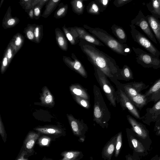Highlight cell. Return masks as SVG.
Listing matches in <instances>:
<instances>
[{
  "instance_id": "obj_1",
  "label": "cell",
  "mask_w": 160,
  "mask_h": 160,
  "mask_svg": "<svg viewBox=\"0 0 160 160\" xmlns=\"http://www.w3.org/2000/svg\"><path fill=\"white\" fill-rule=\"evenodd\" d=\"M79 45L82 52L93 67L98 69L116 85L121 83L119 80L121 69L112 58L97 48L95 46L80 39Z\"/></svg>"
},
{
  "instance_id": "obj_2",
  "label": "cell",
  "mask_w": 160,
  "mask_h": 160,
  "mask_svg": "<svg viewBox=\"0 0 160 160\" xmlns=\"http://www.w3.org/2000/svg\"><path fill=\"white\" fill-rule=\"evenodd\" d=\"M94 102L93 120L101 127L107 128L111 114L103 97L100 89L96 85L93 86Z\"/></svg>"
},
{
  "instance_id": "obj_3",
  "label": "cell",
  "mask_w": 160,
  "mask_h": 160,
  "mask_svg": "<svg viewBox=\"0 0 160 160\" xmlns=\"http://www.w3.org/2000/svg\"><path fill=\"white\" fill-rule=\"evenodd\" d=\"M83 27L91 34L113 52L124 56H127L128 54L125 52L126 49L130 48L127 44L120 43L105 30L99 28L91 27L86 24H84Z\"/></svg>"
},
{
  "instance_id": "obj_4",
  "label": "cell",
  "mask_w": 160,
  "mask_h": 160,
  "mask_svg": "<svg viewBox=\"0 0 160 160\" xmlns=\"http://www.w3.org/2000/svg\"><path fill=\"white\" fill-rule=\"evenodd\" d=\"M94 67V75L97 82L102 88L111 104L116 107L118 103L117 91L111 83L105 74L98 69Z\"/></svg>"
},
{
  "instance_id": "obj_5",
  "label": "cell",
  "mask_w": 160,
  "mask_h": 160,
  "mask_svg": "<svg viewBox=\"0 0 160 160\" xmlns=\"http://www.w3.org/2000/svg\"><path fill=\"white\" fill-rule=\"evenodd\" d=\"M136 54L137 62L144 68H160V59L154 55L145 52L139 48L132 47Z\"/></svg>"
},
{
  "instance_id": "obj_6",
  "label": "cell",
  "mask_w": 160,
  "mask_h": 160,
  "mask_svg": "<svg viewBox=\"0 0 160 160\" xmlns=\"http://www.w3.org/2000/svg\"><path fill=\"white\" fill-rule=\"evenodd\" d=\"M130 33L132 39L139 45L148 51L149 53L159 58L160 51L157 49L152 42L136 28L135 25L130 24Z\"/></svg>"
},
{
  "instance_id": "obj_7",
  "label": "cell",
  "mask_w": 160,
  "mask_h": 160,
  "mask_svg": "<svg viewBox=\"0 0 160 160\" xmlns=\"http://www.w3.org/2000/svg\"><path fill=\"white\" fill-rule=\"evenodd\" d=\"M67 116L73 134L79 138L80 142H83L88 129L87 124L82 119L76 118L71 114H67Z\"/></svg>"
},
{
  "instance_id": "obj_8",
  "label": "cell",
  "mask_w": 160,
  "mask_h": 160,
  "mask_svg": "<svg viewBox=\"0 0 160 160\" xmlns=\"http://www.w3.org/2000/svg\"><path fill=\"white\" fill-rule=\"evenodd\" d=\"M118 103H120L123 110L127 109L136 118L140 120L141 117L136 107L126 93L119 87L117 88Z\"/></svg>"
},
{
  "instance_id": "obj_9",
  "label": "cell",
  "mask_w": 160,
  "mask_h": 160,
  "mask_svg": "<svg viewBox=\"0 0 160 160\" xmlns=\"http://www.w3.org/2000/svg\"><path fill=\"white\" fill-rule=\"evenodd\" d=\"M132 24L139 27L151 40L156 44H157L156 39L142 11L140 10L135 17L131 21Z\"/></svg>"
},
{
  "instance_id": "obj_10",
  "label": "cell",
  "mask_w": 160,
  "mask_h": 160,
  "mask_svg": "<svg viewBox=\"0 0 160 160\" xmlns=\"http://www.w3.org/2000/svg\"><path fill=\"white\" fill-rule=\"evenodd\" d=\"M62 59L66 65L71 69L80 74L83 78H87V71L74 53H72L71 58L63 56Z\"/></svg>"
},
{
  "instance_id": "obj_11",
  "label": "cell",
  "mask_w": 160,
  "mask_h": 160,
  "mask_svg": "<svg viewBox=\"0 0 160 160\" xmlns=\"http://www.w3.org/2000/svg\"><path fill=\"white\" fill-rule=\"evenodd\" d=\"M149 86V85H146L142 82H134L125 84L121 83L118 87H119L128 97H129L137 95Z\"/></svg>"
},
{
  "instance_id": "obj_12",
  "label": "cell",
  "mask_w": 160,
  "mask_h": 160,
  "mask_svg": "<svg viewBox=\"0 0 160 160\" xmlns=\"http://www.w3.org/2000/svg\"><path fill=\"white\" fill-rule=\"evenodd\" d=\"M146 113L141 117L142 122L150 125L152 122H156L160 119V99L155 103L151 108L146 109Z\"/></svg>"
},
{
  "instance_id": "obj_13",
  "label": "cell",
  "mask_w": 160,
  "mask_h": 160,
  "mask_svg": "<svg viewBox=\"0 0 160 160\" xmlns=\"http://www.w3.org/2000/svg\"><path fill=\"white\" fill-rule=\"evenodd\" d=\"M34 129L40 134H45L49 138H56L66 135L65 130L55 126H43L35 128Z\"/></svg>"
},
{
  "instance_id": "obj_14",
  "label": "cell",
  "mask_w": 160,
  "mask_h": 160,
  "mask_svg": "<svg viewBox=\"0 0 160 160\" xmlns=\"http://www.w3.org/2000/svg\"><path fill=\"white\" fill-rule=\"evenodd\" d=\"M127 118L134 133L142 139L147 138L148 131L144 125L129 115L127 116Z\"/></svg>"
},
{
  "instance_id": "obj_15",
  "label": "cell",
  "mask_w": 160,
  "mask_h": 160,
  "mask_svg": "<svg viewBox=\"0 0 160 160\" xmlns=\"http://www.w3.org/2000/svg\"><path fill=\"white\" fill-rule=\"evenodd\" d=\"M144 94L149 102L155 103L160 99V78L155 81Z\"/></svg>"
},
{
  "instance_id": "obj_16",
  "label": "cell",
  "mask_w": 160,
  "mask_h": 160,
  "mask_svg": "<svg viewBox=\"0 0 160 160\" xmlns=\"http://www.w3.org/2000/svg\"><path fill=\"white\" fill-rule=\"evenodd\" d=\"M117 134L112 137L103 147L102 152V158L104 160H111L115 152Z\"/></svg>"
},
{
  "instance_id": "obj_17",
  "label": "cell",
  "mask_w": 160,
  "mask_h": 160,
  "mask_svg": "<svg viewBox=\"0 0 160 160\" xmlns=\"http://www.w3.org/2000/svg\"><path fill=\"white\" fill-rule=\"evenodd\" d=\"M80 39L84 40L94 45L104 46L102 43L92 34L86 31L84 28L74 27Z\"/></svg>"
},
{
  "instance_id": "obj_18",
  "label": "cell",
  "mask_w": 160,
  "mask_h": 160,
  "mask_svg": "<svg viewBox=\"0 0 160 160\" xmlns=\"http://www.w3.org/2000/svg\"><path fill=\"white\" fill-rule=\"evenodd\" d=\"M145 18L156 38L160 41V21L152 15H148Z\"/></svg>"
},
{
  "instance_id": "obj_19",
  "label": "cell",
  "mask_w": 160,
  "mask_h": 160,
  "mask_svg": "<svg viewBox=\"0 0 160 160\" xmlns=\"http://www.w3.org/2000/svg\"><path fill=\"white\" fill-rule=\"evenodd\" d=\"M126 131L129 142L131 144L135 151L138 152H144L145 150L144 147L134 137L132 130L127 128Z\"/></svg>"
},
{
  "instance_id": "obj_20",
  "label": "cell",
  "mask_w": 160,
  "mask_h": 160,
  "mask_svg": "<svg viewBox=\"0 0 160 160\" xmlns=\"http://www.w3.org/2000/svg\"><path fill=\"white\" fill-rule=\"evenodd\" d=\"M62 29L67 38L71 44L74 45L79 42L80 38L74 27L67 28L64 25L62 27Z\"/></svg>"
},
{
  "instance_id": "obj_21",
  "label": "cell",
  "mask_w": 160,
  "mask_h": 160,
  "mask_svg": "<svg viewBox=\"0 0 160 160\" xmlns=\"http://www.w3.org/2000/svg\"><path fill=\"white\" fill-rule=\"evenodd\" d=\"M11 12V8L9 7L2 20V26L5 29L13 27L19 22L18 18L12 16Z\"/></svg>"
},
{
  "instance_id": "obj_22",
  "label": "cell",
  "mask_w": 160,
  "mask_h": 160,
  "mask_svg": "<svg viewBox=\"0 0 160 160\" xmlns=\"http://www.w3.org/2000/svg\"><path fill=\"white\" fill-rule=\"evenodd\" d=\"M69 90L72 95L77 96L89 101L90 96L87 90L78 84H73L69 87Z\"/></svg>"
},
{
  "instance_id": "obj_23",
  "label": "cell",
  "mask_w": 160,
  "mask_h": 160,
  "mask_svg": "<svg viewBox=\"0 0 160 160\" xmlns=\"http://www.w3.org/2000/svg\"><path fill=\"white\" fill-rule=\"evenodd\" d=\"M40 133L30 132L27 134L24 142L23 145L25 151L30 152L32 151L35 142L39 137Z\"/></svg>"
},
{
  "instance_id": "obj_24",
  "label": "cell",
  "mask_w": 160,
  "mask_h": 160,
  "mask_svg": "<svg viewBox=\"0 0 160 160\" xmlns=\"http://www.w3.org/2000/svg\"><path fill=\"white\" fill-rule=\"evenodd\" d=\"M24 42V38L20 33H17L13 36L9 44L13 48L14 55L23 46Z\"/></svg>"
},
{
  "instance_id": "obj_25",
  "label": "cell",
  "mask_w": 160,
  "mask_h": 160,
  "mask_svg": "<svg viewBox=\"0 0 160 160\" xmlns=\"http://www.w3.org/2000/svg\"><path fill=\"white\" fill-rule=\"evenodd\" d=\"M40 100L43 105L50 106H53L54 105L53 97L46 86H44L42 88Z\"/></svg>"
},
{
  "instance_id": "obj_26",
  "label": "cell",
  "mask_w": 160,
  "mask_h": 160,
  "mask_svg": "<svg viewBox=\"0 0 160 160\" xmlns=\"http://www.w3.org/2000/svg\"><path fill=\"white\" fill-rule=\"evenodd\" d=\"M55 32L58 45L62 50L67 51L68 48V43L62 31L59 28H57Z\"/></svg>"
},
{
  "instance_id": "obj_27",
  "label": "cell",
  "mask_w": 160,
  "mask_h": 160,
  "mask_svg": "<svg viewBox=\"0 0 160 160\" xmlns=\"http://www.w3.org/2000/svg\"><path fill=\"white\" fill-rule=\"evenodd\" d=\"M128 98L136 108L140 110L149 102L148 98L144 94L141 93L136 96Z\"/></svg>"
},
{
  "instance_id": "obj_28",
  "label": "cell",
  "mask_w": 160,
  "mask_h": 160,
  "mask_svg": "<svg viewBox=\"0 0 160 160\" xmlns=\"http://www.w3.org/2000/svg\"><path fill=\"white\" fill-rule=\"evenodd\" d=\"M113 33L117 38L118 40L122 44L125 43L127 40L126 32L123 28L115 24L111 27Z\"/></svg>"
},
{
  "instance_id": "obj_29",
  "label": "cell",
  "mask_w": 160,
  "mask_h": 160,
  "mask_svg": "<svg viewBox=\"0 0 160 160\" xmlns=\"http://www.w3.org/2000/svg\"><path fill=\"white\" fill-rule=\"evenodd\" d=\"M62 158L60 160H80L83 157V154L79 151H67L62 153Z\"/></svg>"
},
{
  "instance_id": "obj_30",
  "label": "cell",
  "mask_w": 160,
  "mask_h": 160,
  "mask_svg": "<svg viewBox=\"0 0 160 160\" xmlns=\"http://www.w3.org/2000/svg\"><path fill=\"white\" fill-rule=\"evenodd\" d=\"M70 4L72 11L74 13L78 15L83 13L85 6L83 0H73L71 1Z\"/></svg>"
},
{
  "instance_id": "obj_31",
  "label": "cell",
  "mask_w": 160,
  "mask_h": 160,
  "mask_svg": "<svg viewBox=\"0 0 160 160\" xmlns=\"http://www.w3.org/2000/svg\"><path fill=\"white\" fill-rule=\"evenodd\" d=\"M134 79L133 73L130 68L127 65H124L120 74L119 80L128 81Z\"/></svg>"
},
{
  "instance_id": "obj_32",
  "label": "cell",
  "mask_w": 160,
  "mask_h": 160,
  "mask_svg": "<svg viewBox=\"0 0 160 160\" xmlns=\"http://www.w3.org/2000/svg\"><path fill=\"white\" fill-rule=\"evenodd\" d=\"M60 0H52L49 1L46 6V8L42 16L44 18H47L56 8Z\"/></svg>"
},
{
  "instance_id": "obj_33",
  "label": "cell",
  "mask_w": 160,
  "mask_h": 160,
  "mask_svg": "<svg viewBox=\"0 0 160 160\" xmlns=\"http://www.w3.org/2000/svg\"><path fill=\"white\" fill-rule=\"evenodd\" d=\"M86 9L88 13L93 15H98L101 12L99 7L95 0L89 3L87 6Z\"/></svg>"
},
{
  "instance_id": "obj_34",
  "label": "cell",
  "mask_w": 160,
  "mask_h": 160,
  "mask_svg": "<svg viewBox=\"0 0 160 160\" xmlns=\"http://www.w3.org/2000/svg\"><path fill=\"white\" fill-rule=\"evenodd\" d=\"M36 25L28 24L24 30L26 37L30 40L35 42L34 31Z\"/></svg>"
},
{
  "instance_id": "obj_35",
  "label": "cell",
  "mask_w": 160,
  "mask_h": 160,
  "mask_svg": "<svg viewBox=\"0 0 160 160\" xmlns=\"http://www.w3.org/2000/svg\"><path fill=\"white\" fill-rule=\"evenodd\" d=\"M152 9L148 10L153 15V16L158 18H160V6L158 0H152L151 1Z\"/></svg>"
},
{
  "instance_id": "obj_36",
  "label": "cell",
  "mask_w": 160,
  "mask_h": 160,
  "mask_svg": "<svg viewBox=\"0 0 160 160\" xmlns=\"http://www.w3.org/2000/svg\"><path fill=\"white\" fill-rule=\"evenodd\" d=\"M116 139L114 156L117 158L120 153L122 144V132L117 134Z\"/></svg>"
},
{
  "instance_id": "obj_37",
  "label": "cell",
  "mask_w": 160,
  "mask_h": 160,
  "mask_svg": "<svg viewBox=\"0 0 160 160\" xmlns=\"http://www.w3.org/2000/svg\"><path fill=\"white\" fill-rule=\"evenodd\" d=\"M34 34L35 39V42L39 43L43 36V26L42 25H36Z\"/></svg>"
},
{
  "instance_id": "obj_38",
  "label": "cell",
  "mask_w": 160,
  "mask_h": 160,
  "mask_svg": "<svg viewBox=\"0 0 160 160\" xmlns=\"http://www.w3.org/2000/svg\"><path fill=\"white\" fill-rule=\"evenodd\" d=\"M68 9V5L63 4L56 11L54 17L56 18H59L64 17L67 13Z\"/></svg>"
},
{
  "instance_id": "obj_39",
  "label": "cell",
  "mask_w": 160,
  "mask_h": 160,
  "mask_svg": "<svg viewBox=\"0 0 160 160\" xmlns=\"http://www.w3.org/2000/svg\"><path fill=\"white\" fill-rule=\"evenodd\" d=\"M72 98L75 102L82 107L88 109L90 108V103L89 101L82 98L72 95Z\"/></svg>"
},
{
  "instance_id": "obj_40",
  "label": "cell",
  "mask_w": 160,
  "mask_h": 160,
  "mask_svg": "<svg viewBox=\"0 0 160 160\" xmlns=\"http://www.w3.org/2000/svg\"><path fill=\"white\" fill-rule=\"evenodd\" d=\"M32 0H24L20 1V4L22 8L25 10L26 12H28L31 9L33 8L32 6Z\"/></svg>"
},
{
  "instance_id": "obj_41",
  "label": "cell",
  "mask_w": 160,
  "mask_h": 160,
  "mask_svg": "<svg viewBox=\"0 0 160 160\" xmlns=\"http://www.w3.org/2000/svg\"><path fill=\"white\" fill-rule=\"evenodd\" d=\"M9 64L7 54L5 52L2 59L0 69L1 72L2 74L5 72Z\"/></svg>"
},
{
  "instance_id": "obj_42",
  "label": "cell",
  "mask_w": 160,
  "mask_h": 160,
  "mask_svg": "<svg viewBox=\"0 0 160 160\" xmlns=\"http://www.w3.org/2000/svg\"><path fill=\"white\" fill-rule=\"evenodd\" d=\"M95 1L99 6L101 12H102L106 10L110 1L108 0H95Z\"/></svg>"
},
{
  "instance_id": "obj_43",
  "label": "cell",
  "mask_w": 160,
  "mask_h": 160,
  "mask_svg": "<svg viewBox=\"0 0 160 160\" xmlns=\"http://www.w3.org/2000/svg\"><path fill=\"white\" fill-rule=\"evenodd\" d=\"M5 52L7 54V57L10 64L14 55L13 48L9 44L7 47Z\"/></svg>"
},
{
  "instance_id": "obj_44",
  "label": "cell",
  "mask_w": 160,
  "mask_h": 160,
  "mask_svg": "<svg viewBox=\"0 0 160 160\" xmlns=\"http://www.w3.org/2000/svg\"><path fill=\"white\" fill-rule=\"evenodd\" d=\"M0 133L4 141L5 142L7 138V134L4 126L2 119L1 116L0 115Z\"/></svg>"
},
{
  "instance_id": "obj_45",
  "label": "cell",
  "mask_w": 160,
  "mask_h": 160,
  "mask_svg": "<svg viewBox=\"0 0 160 160\" xmlns=\"http://www.w3.org/2000/svg\"><path fill=\"white\" fill-rule=\"evenodd\" d=\"M132 0H116L113 3L117 7H120L131 2Z\"/></svg>"
},
{
  "instance_id": "obj_46",
  "label": "cell",
  "mask_w": 160,
  "mask_h": 160,
  "mask_svg": "<svg viewBox=\"0 0 160 160\" xmlns=\"http://www.w3.org/2000/svg\"><path fill=\"white\" fill-rule=\"evenodd\" d=\"M42 8L39 6H36L33 8L34 18L36 19H38L41 16Z\"/></svg>"
},
{
  "instance_id": "obj_47",
  "label": "cell",
  "mask_w": 160,
  "mask_h": 160,
  "mask_svg": "<svg viewBox=\"0 0 160 160\" xmlns=\"http://www.w3.org/2000/svg\"><path fill=\"white\" fill-rule=\"evenodd\" d=\"M154 129L156 131V134L160 135V119L155 122Z\"/></svg>"
},
{
  "instance_id": "obj_48",
  "label": "cell",
  "mask_w": 160,
  "mask_h": 160,
  "mask_svg": "<svg viewBox=\"0 0 160 160\" xmlns=\"http://www.w3.org/2000/svg\"><path fill=\"white\" fill-rule=\"evenodd\" d=\"M27 152L26 151L23 150L16 160H28V159L24 158V157L25 155L27 154Z\"/></svg>"
},
{
  "instance_id": "obj_49",
  "label": "cell",
  "mask_w": 160,
  "mask_h": 160,
  "mask_svg": "<svg viewBox=\"0 0 160 160\" xmlns=\"http://www.w3.org/2000/svg\"><path fill=\"white\" fill-rule=\"evenodd\" d=\"M29 16V18L32 19L34 18V10L32 8L29 10L28 12Z\"/></svg>"
},
{
  "instance_id": "obj_50",
  "label": "cell",
  "mask_w": 160,
  "mask_h": 160,
  "mask_svg": "<svg viewBox=\"0 0 160 160\" xmlns=\"http://www.w3.org/2000/svg\"><path fill=\"white\" fill-rule=\"evenodd\" d=\"M48 140L47 138H43L41 141V143L43 145H46L48 144Z\"/></svg>"
},
{
  "instance_id": "obj_51",
  "label": "cell",
  "mask_w": 160,
  "mask_h": 160,
  "mask_svg": "<svg viewBox=\"0 0 160 160\" xmlns=\"http://www.w3.org/2000/svg\"><path fill=\"white\" fill-rule=\"evenodd\" d=\"M126 160H135L133 159L132 156L129 154L126 156Z\"/></svg>"
},
{
  "instance_id": "obj_52",
  "label": "cell",
  "mask_w": 160,
  "mask_h": 160,
  "mask_svg": "<svg viewBox=\"0 0 160 160\" xmlns=\"http://www.w3.org/2000/svg\"><path fill=\"white\" fill-rule=\"evenodd\" d=\"M4 1V0H2L1 1V4H0V7H1V5H2V3H3V2Z\"/></svg>"
},
{
  "instance_id": "obj_53",
  "label": "cell",
  "mask_w": 160,
  "mask_h": 160,
  "mask_svg": "<svg viewBox=\"0 0 160 160\" xmlns=\"http://www.w3.org/2000/svg\"><path fill=\"white\" fill-rule=\"evenodd\" d=\"M158 0V1L159 2V5H160V0Z\"/></svg>"
},
{
  "instance_id": "obj_54",
  "label": "cell",
  "mask_w": 160,
  "mask_h": 160,
  "mask_svg": "<svg viewBox=\"0 0 160 160\" xmlns=\"http://www.w3.org/2000/svg\"><path fill=\"white\" fill-rule=\"evenodd\" d=\"M158 160H160V158H159Z\"/></svg>"
},
{
  "instance_id": "obj_55",
  "label": "cell",
  "mask_w": 160,
  "mask_h": 160,
  "mask_svg": "<svg viewBox=\"0 0 160 160\" xmlns=\"http://www.w3.org/2000/svg\"><path fill=\"white\" fill-rule=\"evenodd\" d=\"M159 42V44H160V42Z\"/></svg>"
}]
</instances>
